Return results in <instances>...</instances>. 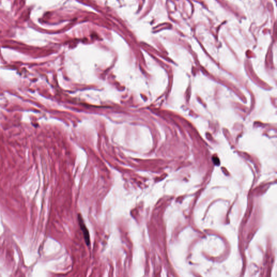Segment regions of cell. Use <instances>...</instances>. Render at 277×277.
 <instances>
[{
	"label": "cell",
	"mask_w": 277,
	"mask_h": 277,
	"mask_svg": "<svg viewBox=\"0 0 277 277\" xmlns=\"http://www.w3.org/2000/svg\"><path fill=\"white\" fill-rule=\"evenodd\" d=\"M78 220H79L80 226L81 228V230L83 234L87 246H89L90 245V237H89L88 230L87 228V227L86 226L85 224L83 221V220L82 219V216L81 214H79Z\"/></svg>",
	"instance_id": "6da1fadb"
}]
</instances>
